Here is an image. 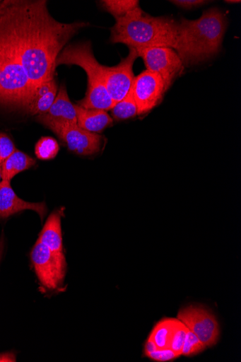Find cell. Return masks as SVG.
Wrapping results in <instances>:
<instances>
[{
	"label": "cell",
	"instance_id": "44dd1931",
	"mask_svg": "<svg viewBox=\"0 0 241 362\" xmlns=\"http://www.w3.org/2000/svg\"><path fill=\"white\" fill-rule=\"evenodd\" d=\"M59 151L57 141L51 137L42 138L36 145L35 153L38 158L50 160L57 156Z\"/></svg>",
	"mask_w": 241,
	"mask_h": 362
},
{
	"label": "cell",
	"instance_id": "9c48e42d",
	"mask_svg": "<svg viewBox=\"0 0 241 362\" xmlns=\"http://www.w3.org/2000/svg\"><path fill=\"white\" fill-rule=\"evenodd\" d=\"M190 332L194 333L208 347L217 344L220 335V325L214 314L202 305H189L182 308L178 318Z\"/></svg>",
	"mask_w": 241,
	"mask_h": 362
},
{
	"label": "cell",
	"instance_id": "4316f807",
	"mask_svg": "<svg viewBox=\"0 0 241 362\" xmlns=\"http://www.w3.org/2000/svg\"><path fill=\"white\" fill-rule=\"evenodd\" d=\"M15 362L16 361V356L12 352L0 354V362Z\"/></svg>",
	"mask_w": 241,
	"mask_h": 362
},
{
	"label": "cell",
	"instance_id": "603a6c76",
	"mask_svg": "<svg viewBox=\"0 0 241 362\" xmlns=\"http://www.w3.org/2000/svg\"><path fill=\"white\" fill-rule=\"evenodd\" d=\"M206 346L192 332L189 331L182 350V356L197 355L206 349Z\"/></svg>",
	"mask_w": 241,
	"mask_h": 362
},
{
	"label": "cell",
	"instance_id": "4dcf8cb0",
	"mask_svg": "<svg viewBox=\"0 0 241 362\" xmlns=\"http://www.w3.org/2000/svg\"><path fill=\"white\" fill-rule=\"evenodd\" d=\"M2 181H3V180H2V170H1V167H0V183H1Z\"/></svg>",
	"mask_w": 241,
	"mask_h": 362
},
{
	"label": "cell",
	"instance_id": "484cf974",
	"mask_svg": "<svg viewBox=\"0 0 241 362\" xmlns=\"http://www.w3.org/2000/svg\"><path fill=\"white\" fill-rule=\"evenodd\" d=\"M170 2L179 8L187 10L198 8L208 4V1H203V0H175V1Z\"/></svg>",
	"mask_w": 241,
	"mask_h": 362
},
{
	"label": "cell",
	"instance_id": "d4e9b609",
	"mask_svg": "<svg viewBox=\"0 0 241 362\" xmlns=\"http://www.w3.org/2000/svg\"><path fill=\"white\" fill-rule=\"evenodd\" d=\"M147 356L155 361L165 362L173 361L179 358L180 356L170 349H158L156 351L148 354Z\"/></svg>",
	"mask_w": 241,
	"mask_h": 362
},
{
	"label": "cell",
	"instance_id": "2e32d148",
	"mask_svg": "<svg viewBox=\"0 0 241 362\" xmlns=\"http://www.w3.org/2000/svg\"><path fill=\"white\" fill-rule=\"evenodd\" d=\"M58 92L56 80L41 85L36 91L35 100L29 110L31 115L46 114L54 103Z\"/></svg>",
	"mask_w": 241,
	"mask_h": 362
},
{
	"label": "cell",
	"instance_id": "277c9868",
	"mask_svg": "<svg viewBox=\"0 0 241 362\" xmlns=\"http://www.w3.org/2000/svg\"><path fill=\"white\" fill-rule=\"evenodd\" d=\"M35 96L36 90L0 20V104L20 107L29 112Z\"/></svg>",
	"mask_w": 241,
	"mask_h": 362
},
{
	"label": "cell",
	"instance_id": "30bf717a",
	"mask_svg": "<svg viewBox=\"0 0 241 362\" xmlns=\"http://www.w3.org/2000/svg\"><path fill=\"white\" fill-rule=\"evenodd\" d=\"M128 56L114 67L103 66V79L114 105L122 101L130 91L134 79L133 65L139 58L136 50L129 47Z\"/></svg>",
	"mask_w": 241,
	"mask_h": 362
},
{
	"label": "cell",
	"instance_id": "ac0fdd59",
	"mask_svg": "<svg viewBox=\"0 0 241 362\" xmlns=\"http://www.w3.org/2000/svg\"><path fill=\"white\" fill-rule=\"evenodd\" d=\"M178 319L165 318L158 322L153 329L148 339L160 349H169V341Z\"/></svg>",
	"mask_w": 241,
	"mask_h": 362
},
{
	"label": "cell",
	"instance_id": "83f0119b",
	"mask_svg": "<svg viewBox=\"0 0 241 362\" xmlns=\"http://www.w3.org/2000/svg\"><path fill=\"white\" fill-rule=\"evenodd\" d=\"M158 348L155 345V344L150 339H148V341L146 343L145 346V354L147 356L148 354L154 352L156 351Z\"/></svg>",
	"mask_w": 241,
	"mask_h": 362
},
{
	"label": "cell",
	"instance_id": "1f68e13d",
	"mask_svg": "<svg viewBox=\"0 0 241 362\" xmlns=\"http://www.w3.org/2000/svg\"><path fill=\"white\" fill-rule=\"evenodd\" d=\"M0 4H1V1H0Z\"/></svg>",
	"mask_w": 241,
	"mask_h": 362
},
{
	"label": "cell",
	"instance_id": "7a4b0ae2",
	"mask_svg": "<svg viewBox=\"0 0 241 362\" xmlns=\"http://www.w3.org/2000/svg\"><path fill=\"white\" fill-rule=\"evenodd\" d=\"M179 23L167 17H153L140 7L117 20L111 28L112 43L134 49L170 47L177 51Z\"/></svg>",
	"mask_w": 241,
	"mask_h": 362
},
{
	"label": "cell",
	"instance_id": "5bb4252c",
	"mask_svg": "<svg viewBox=\"0 0 241 362\" xmlns=\"http://www.w3.org/2000/svg\"><path fill=\"white\" fill-rule=\"evenodd\" d=\"M78 125L90 133L98 134L113 124L112 118L106 111L87 110L75 105Z\"/></svg>",
	"mask_w": 241,
	"mask_h": 362
},
{
	"label": "cell",
	"instance_id": "8fae6325",
	"mask_svg": "<svg viewBox=\"0 0 241 362\" xmlns=\"http://www.w3.org/2000/svg\"><path fill=\"white\" fill-rule=\"evenodd\" d=\"M131 91L137 114L142 115L156 107L166 89L161 77L147 70L134 78Z\"/></svg>",
	"mask_w": 241,
	"mask_h": 362
},
{
	"label": "cell",
	"instance_id": "ba28073f",
	"mask_svg": "<svg viewBox=\"0 0 241 362\" xmlns=\"http://www.w3.org/2000/svg\"><path fill=\"white\" fill-rule=\"evenodd\" d=\"M147 70L158 74L163 79L166 90L180 75L184 64L177 52L170 47H149L135 49Z\"/></svg>",
	"mask_w": 241,
	"mask_h": 362
},
{
	"label": "cell",
	"instance_id": "cb8c5ba5",
	"mask_svg": "<svg viewBox=\"0 0 241 362\" xmlns=\"http://www.w3.org/2000/svg\"><path fill=\"white\" fill-rule=\"evenodd\" d=\"M16 150L12 140L6 134L0 133V167Z\"/></svg>",
	"mask_w": 241,
	"mask_h": 362
},
{
	"label": "cell",
	"instance_id": "ffe728a7",
	"mask_svg": "<svg viewBox=\"0 0 241 362\" xmlns=\"http://www.w3.org/2000/svg\"><path fill=\"white\" fill-rule=\"evenodd\" d=\"M113 117L117 120H125L139 115L134 100L131 88L129 93L112 109Z\"/></svg>",
	"mask_w": 241,
	"mask_h": 362
},
{
	"label": "cell",
	"instance_id": "d6986e66",
	"mask_svg": "<svg viewBox=\"0 0 241 362\" xmlns=\"http://www.w3.org/2000/svg\"><path fill=\"white\" fill-rule=\"evenodd\" d=\"M102 8L112 14L117 20L139 8V1L136 0H103L100 1Z\"/></svg>",
	"mask_w": 241,
	"mask_h": 362
},
{
	"label": "cell",
	"instance_id": "8992f818",
	"mask_svg": "<svg viewBox=\"0 0 241 362\" xmlns=\"http://www.w3.org/2000/svg\"><path fill=\"white\" fill-rule=\"evenodd\" d=\"M37 119L45 125L66 145L69 150L80 155L90 156L100 151L103 138L90 133L78 124L59 122L39 115Z\"/></svg>",
	"mask_w": 241,
	"mask_h": 362
},
{
	"label": "cell",
	"instance_id": "7402d4cb",
	"mask_svg": "<svg viewBox=\"0 0 241 362\" xmlns=\"http://www.w3.org/2000/svg\"><path fill=\"white\" fill-rule=\"evenodd\" d=\"M189 328L179 319L172 332L168 348L173 350L175 353L182 356V350L189 332Z\"/></svg>",
	"mask_w": 241,
	"mask_h": 362
},
{
	"label": "cell",
	"instance_id": "5b68a950",
	"mask_svg": "<svg viewBox=\"0 0 241 362\" xmlns=\"http://www.w3.org/2000/svg\"><path fill=\"white\" fill-rule=\"evenodd\" d=\"M61 64L79 66L88 76V90L79 106L106 112L114 107L103 79V65L95 59L90 42L66 46L57 59L56 67Z\"/></svg>",
	"mask_w": 241,
	"mask_h": 362
},
{
	"label": "cell",
	"instance_id": "52a82bcc",
	"mask_svg": "<svg viewBox=\"0 0 241 362\" xmlns=\"http://www.w3.org/2000/svg\"><path fill=\"white\" fill-rule=\"evenodd\" d=\"M30 259L34 269L45 287L54 290L62 286L66 272L64 254L52 252L37 240L31 250Z\"/></svg>",
	"mask_w": 241,
	"mask_h": 362
},
{
	"label": "cell",
	"instance_id": "6da1fadb",
	"mask_svg": "<svg viewBox=\"0 0 241 362\" xmlns=\"http://www.w3.org/2000/svg\"><path fill=\"white\" fill-rule=\"evenodd\" d=\"M0 20L36 91L43 83L54 79L59 54L87 26L83 22L56 21L45 0L1 1Z\"/></svg>",
	"mask_w": 241,
	"mask_h": 362
},
{
	"label": "cell",
	"instance_id": "9a60e30c",
	"mask_svg": "<svg viewBox=\"0 0 241 362\" xmlns=\"http://www.w3.org/2000/svg\"><path fill=\"white\" fill-rule=\"evenodd\" d=\"M61 217L59 211L52 214L42 230L38 240L57 254H64Z\"/></svg>",
	"mask_w": 241,
	"mask_h": 362
},
{
	"label": "cell",
	"instance_id": "e0dca14e",
	"mask_svg": "<svg viewBox=\"0 0 241 362\" xmlns=\"http://www.w3.org/2000/svg\"><path fill=\"white\" fill-rule=\"evenodd\" d=\"M36 162L32 157L16 149L1 166L2 180L11 182L18 174L35 165Z\"/></svg>",
	"mask_w": 241,
	"mask_h": 362
},
{
	"label": "cell",
	"instance_id": "f546056e",
	"mask_svg": "<svg viewBox=\"0 0 241 362\" xmlns=\"http://www.w3.org/2000/svg\"><path fill=\"white\" fill-rule=\"evenodd\" d=\"M225 3H227V4H240V1H236V0H235V1H231V0H230V1H228V0H227V1H225Z\"/></svg>",
	"mask_w": 241,
	"mask_h": 362
},
{
	"label": "cell",
	"instance_id": "7c38bea8",
	"mask_svg": "<svg viewBox=\"0 0 241 362\" xmlns=\"http://www.w3.org/2000/svg\"><path fill=\"white\" fill-rule=\"evenodd\" d=\"M25 210L37 212L42 221L47 214L45 203H30L23 201L16 194L11 182L3 180L0 183V218H6Z\"/></svg>",
	"mask_w": 241,
	"mask_h": 362
},
{
	"label": "cell",
	"instance_id": "3957f363",
	"mask_svg": "<svg viewBox=\"0 0 241 362\" xmlns=\"http://www.w3.org/2000/svg\"><path fill=\"white\" fill-rule=\"evenodd\" d=\"M227 25L226 16L218 8L204 11L194 21L182 19L179 23L176 52L184 66L198 64L218 54Z\"/></svg>",
	"mask_w": 241,
	"mask_h": 362
},
{
	"label": "cell",
	"instance_id": "f1b7e54d",
	"mask_svg": "<svg viewBox=\"0 0 241 362\" xmlns=\"http://www.w3.org/2000/svg\"><path fill=\"white\" fill-rule=\"evenodd\" d=\"M5 250V239L4 236L3 235L1 238H0V260H1L4 252Z\"/></svg>",
	"mask_w": 241,
	"mask_h": 362
},
{
	"label": "cell",
	"instance_id": "4fadbf2b",
	"mask_svg": "<svg viewBox=\"0 0 241 362\" xmlns=\"http://www.w3.org/2000/svg\"><path fill=\"white\" fill-rule=\"evenodd\" d=\"M42 115L52 120L78 124L76 107L68 96L65 85L60 86L52 107Z\"/></svg>",
	"mask_w": 241,
	"mask_h": 362
}]
</instances>
